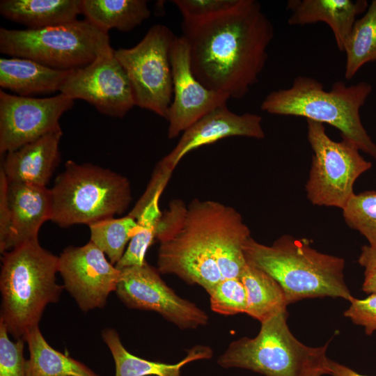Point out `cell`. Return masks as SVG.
<instances>
[{
  "mask_svg": "<svg viewBox=\"0 0 376 376\" xmlns=\"http://www.w3.org/2000/svg\"><path fill=\"white\" fill-rule=\"evenodd\" d=\"M194 77L207 88L241 99L259 79L274 29L259 2L241 0L210 19L182 24Z\"/></svg>",
  "mask_w": 376,
  "mask_h": 376,
  "instance_id": "1",
  "label": "cell"
},
{
  "mask_svg": "<svg viewBox=\"0 0 376 376\" xmlns=\"http://www.w3.org/2000/svg\"><path fill=\"white\" fill-rule=\"evenodd\" d=\"M244 223L238 211L218 201L172 200L156 227L157 270L209 291L223 279L216 260L219 244Z\"/></svg>",
  "mask_w": 376,
  "mask_h": 376,
  "instance_id": "2",
  "label": "cell"
},
{
  "mask_svg": "<svg viewBox=\"0 0 376 376\" xmlns=\"http://www.w3.org/2000/svg\"><path fill=\"white\" fill-rule=\"evenodd\" d=\"M243 251L247 263L280 284L288 304L307 298L352 297L345 281L344 259L317 251L306 238L284 235L268 246L250 237Z\"/></svg>",
  "mask_w": 376,
  "mask_h": 376,
  "instance_id": "3",
  "label": "cell"
},
{
  "mask_svg": "<svg viewBox=\"0 0 376 376\" xmlns=\"http://www.w3.org/2000/svg\"><path fill=\"white\" fill-rule=\"evenodd\" d=\"M1 261L0 322L15 340H24L38 327L46 306L57 302L64 289L56 281L58 256L38 240L3 253Z\"/></svg>",
  "mask_w": 376,
  "mask_h": 376,
  "instance_id": "4",
  "label": "cell"
},
{
  "mask_svg": "<svg viewBox=\"0 0 376 376\" xmlns=\"http://www.w3.org/2000/svg\"><path fill=\"white\" fill-rule=\"evenodd\" d=\"M366 81L347 85L333 84L330 91L317 79L299 75L290 87L271 91L263 100L260 109L274 115L306 118L338 129L343 139L376 159V144L363 126L360 109L372 91Z\"/></svg>",
  "mask_w": 376,
  "mask_h": 376,
  "instance_id": "5",
  "label": "cell"
},
{
  "mask_svg": "<svg viewBox=\"0 0 376 376\" xmlns=\"http://www.w3.org/2000/svg\"><path fill=\"white\" fill-rule=\"evenodd\" d=\"M51 189V221L60 227L90 226L123 214L132 201L127 177L102 166L68 160Z\"/></svg>",
  "mask_w": 376,
  "mask_h": 376,
  "instance_id": "6",
  "label": "cell"
},
{
  "mask_svg": "<svg viewBox=\"0 0 376 376\" xmlns=\"http://www.w3.org/2000/svg\"><path fill=\"white\" fill-rule=\"evenodd\" d=\"M287 311L260 323L254 338L242 337L230 343L218 358L224 368H242L265 376H303L311 367L325 363L329 342L307 346L290 331Z\"/></svg>",
  "mask_w": 376,
  "mask_h": 376,
  "instance_id": "7",
  "label": "cell"
},
{
  "mask_svg": "<svg viewBox=\"0 0 376 376\" xmlns=\"http://www.w3.org/2000/svg\"><path fill=\"white\" fill-rule=\"evenodd\" d=\"M108 42L109 34L86 19L40 29H0L1 53L63 70L88 65Z\"/></svg>",
  "mask_w": 376,
  "mask_h": 376,
  "instance_id": "8",
  "label": "cell"
},
{
  "mask_svg": "<svg viewBox=\"0 0 376 376\" xmlns=\"http://www.w3.org/2000/svg\"><path fill=\"white\" fill-rule=\"evenodd\" d=\"M307 138L313 150L306 196L315 205L343 209L354 194L357 179L372 167L352 142L332 140L324 124L306 120Z\"/></svg>",
  "mask_w": 376,
  "mask_h": 376,
  "instance_id": "9",
  "label": "cell"
},
{
  "mask_svg": "<svg viewBox=\"0 0 376 376\" xmlns=\"http://www.w3.org/2000/svg\"><path fill=\"white\" fill-rule=\"evenodd\" d=\"M175 37L168 26L155 24L135 46L115 50L128 77L135 106L166 120L173 98L171 52Z\"/></svg>",
  "mask_w": 376,
  "mask_h": 376,
  "instance_id": "10",
  "label": "cell"
},
{
  "mask_svg": "<svg viewBox=\"0 0 376 376\" xmlns=\"http://www.w3.org/2000/svg\"><path fill=\"white\" fill-rule=\"evenodd\" d=\"M60 93L111 117L123 118L135 106L128 77L109 42L91 63L71 71Z\"/></svg>",
  "mask_w": 376,
  "mask_h": 376,
  "instance_id": "11",
  "label": "cell"
},
{
  "mask_svg": "<svg viewBox=\"0 0 376 376\" xmlns=\"http://www.w3.org/2000/svg\"><path fill=\"white\" fill-rule=\"evenodd\" d=\"M120 270L116 292L126 306L156 312L181 329H194L207 324V314L179 297L162 280L157 269L147 262Z\"/></svg>",
  "mask_w": 376,
  "mask_h": 376,
  "instance_id": "12",
  "label": "cell"
},
{
  "mask_svg": "<svg viewBox=\"0 0 376 376\" xmlns=\"http://www.w3.org/2000/svg\"><path fill=\"white\" fill-rule=\"evenodd\" d=\"M74 100L59 93L37 98L0 91V153L6 154L52 132L61 130L62 115Z\"/></svg>",
  "mask_w": 376,
  "mask_h": 376,
  "instance_id": "13",
  "label": "cell"
},
{
  "mask_svg": "<svg viewBox=\"0 0 376 376\" xmlns=\"http://www.w3.org/2000/svg\"><path fill=\"white\" fill-rule=\"evenodd\" d=\"M58 272L64 288L84 312L103 308L120 276V270L91 241L65 248L58 256Z\"/></svg>",
  "mask_w": 376,
  "mask_h": 376,
  "instance_id": "14",
  "label": "cell"
},
{
  "mask_svg": "<svg viewBox=\"0 0 376 376\" xmlns=\"http://www.w3.org/2000/svg\"><path fill=\"white\" fill-rule=\"evenodd\" d=\"M171 63L173 90L167 136L173 139L210 111L227 104L230 98L207 88L194 77L189 47L182 36H176L173 41Z\"/></svg>",
  "mask_w": 376,
  "mask_h": 376,
  "instance_id": "15",
  "label": "cell"
},
{
  "mask_svg": "<svg viewBox=\"0 0 376 376\" xmlns=\"http://www.w3.org/2000/svg\"><path fill=\"white\" fill-rule=\"evenodd\" d=\"M232 136L264 139L262 117L251 113H235L227 104L219 106L185 130L176 146L157 164L173 173L191 151Z\"/></svg>",
  "mask_w": 376,
  "mask_h": 376,
  "instance_id": "16",
  "label": "cell"
},
{
  "mask_svg": "<svg viewBox=\"0 0 376 376\" xmlns=\"http://www.w3.org/2000/svg\"><path fill=\"white\" fill-rule=\"evenodd\" d=\"M8 200L11 225L1 254L24 243L38 240L40 227L52 219V192L46 186L9 182Z\"/></svg>",
  "mask_w": 376,
  "mask_h": 376,
  "instance_id": "17",
  "label": "cell"
},
{
  "mask_svg": "<svg viewBox=\"0 0 376 376\" xmlns=\"http://www.w3.org/2000/svg\"><path fill=\"white\" fill-rule=\"evenodd\" d=\"M62 130L6 153L1 169L8 182L46 186L61 160Z\"/></svg>",
  "mask_w": 376,
  "mask_h": 376,
  "instance_id": "18",
  "label": "cell"
},
{
  "mask_svg": "<svg viewBox=\"0 0 376 376\" xmlns=\"http://www.w3.org/2000/svg\"><path fill=\"white\" fill-rule=\"evenodd\" d=\"M366 0H289L291 26L324 22L331 29L338 49L344 52L356 17L366 11Z\"/></svg>",
  "mask_w": 376,
  "mask_h": 376,
  "instance_id": "19",
  "label": "cell"
},
{
  "mask_svg": "<svg viewBox=\"0 0 376 376\" xmlns=\"http://www.w3.org/2000/svg\"><path fill=\"white\" fill-rule=\"evenodd\" d=\"M72 70L52 68L28 58H1L0 86L24 97L60 92Z\"/></svg>",
  "mask_w": 376,
  "mask_h": 376,
  "instance_id": "20",
  "label": "cell"
},
{
  "mask_svg": "<svg viewBox=\"0 0 376 376\" xmlns=\"http://www.w3.org/2000/svg\"><path fill=\"white\" fill-rule=\"evenodd\" d=\"M102 338L113 359L115 376H182L184 366L196 360L209 359L213 354L209 346L197 345L189 349L179 362L166 363L141 359L130 353L114 329H104Z\"/></svg>",
  "mask_w": 376,
  "mask_h": 376,
  "instance_id": "21",
  "label": "cell"
},
{
  "mask_svg": "<svg viewBox=\"0 0 376 376\" xmlns=\"http://www.w3.org/2000/svg\"><path fill=\"white\" fill-rule=\"evenodd\" d=\"M0 13L29 29H40L77 20L81 0H1Z\"/></svg>",
  "mask_w": 376,
  "mask_h": 376,
  "instance_id": "22",
  "label": "cell"
},
{
  "mask_svg": "<svg viewBox=\"0 0 376 376\" xmlns=\"http://www.w3.org/2000/svg\"><path fill=\"white\" fill-rule=\"evenodd\" d=\"M81 14L101 31H130L150 16L145 0H81Z\"/></svg>",
  "mask_w": 376,
  "mask_h": 376,
  "instance_id": "23",
  "label": "cell"
},
{
  "mask_svg": "<svg viewBox=\"0 0 376 376\" xmlns=\"http://www.w3.org/2000/svg\"><path fill=\"white\" fill-rule=\"evenodd\" d=\"M239 279L246 292L248 315L262 323L287 311L288 304L282 287L267 272L246 262Z\"/></svg>",
  "mask_w": 376,
  "mask_h": 376,
  "instance_id": "24",
  "label": "cell"
},
{
  "mask_svg": "<svg viewBox=\"0 0 376 376\" xmlns=\"http://www.w3.org/2000/svg\"><path fill=\"white\" fill-rule=\"evenodd\" d=\"M29 358L26 359V376H100L84 363L52 347L39 327L24 338Z\"/></svg>",
  "mask_w": 376,
  "mask_h": 376,
  "instance_id": "25",
  "label": "cell"
},
{
  "mask_svg": "<svg viewBox=\"0 0 376 376\" xmlns=\"http://www.w3.org/2000/svg\"><path fill=\"white\" fill-rule=\"evenodd\" d=\"M345 78L351 79L366 63L376 61V0L357 19L346 42Z\"/></svg>",
  "mask_w": 376,
  "mask_h": 376,
  "instance_id": "26",
  "label": "cell"
},
{
  "mask_svg": "<svg viewBox=\"0 0 376 376\" xmlns=\"http://www.w3.org/2000/svg\"><path fill=\"white\" fill-rule=\"evenodd\" d=\"M89 226L91 242L100 249L114 265L125 251V247L136 234L137 220L127 214L119 218H108Z\"/></svg>",
  "mask_w": 376,
  "mask_h": 376,
  "instance_id": "27",
  "label": "cell"
},
{
  "mask_svg": "<svg viewBox=\"0 0 376 376\" xmlns=\"http://www.w3.org/2000/svg\"><path fill=\"white\" fill-rule=\"evenodd\" d=\"M347 225L359 232L376 248V191L354 194L343 209Z\"/></svg>",
  "mask_w": 376,
  "mask_h": 376,
  "instance_id": "28",
  "label": "cell"
},
{
  "mask_svg": "<svg viewBox=\"0 0 376 376\" xmlns=\"http://www.w3.org/2000/svg\"><path fill=\"white\" fill-rule=\"evenodd\" d=\"M207 292L213 312L224 315L246 313V292L240 279H224Z\"/></svg>",
  "mask_w": 376,
  "mask_h": 376,
  "instance_id": "29",
  "label": "cell"
},
{
  "mask_svg": "<svg viewBox=\"0 0 376 376\" xmlns=\"http://www.w3.org/2000/svg\"><path fill=\"white\" fill-rule=\"evenodd\" d=\"M136 220V233L130 240L123 256L115 265L118 269L143 265L146 262V251L156 238V227L159 220L147 216H141Z\"/></svg>",
  "mask_w": 376,
  "mask_h": 376,
  "instance_id": "30",
  "label": "cell"
},
{
  "mask_svg": "<svg viewBox=\"0 0 376 376\" xmlns=\"http://www.w3.org/2000/svg\"><path fill=\"white\" fill-rule=\"evenodd\" d=\"M241 0H173L182 24H193L216 17L234 9Z\"/></svg>",
  "mask_w": 376,
  "mask_h": 376,
  "instance_id": "31",
  "label": "cell"
},
{
  "mask_svg": "<svg viewBox=\"0 0 376 376\" xmlns=\"http://www.w3.org/2000/svg\"><path fill=\"white\" fill-rule=\"evenodd\" d=\"M5 325L0 322V376H26L23 339L13 341Z\"/></svg>",
  "mask_w": 376,
  "mask_h": 376,
  "instance_id": "32",
  "label": "cell"
},
{
  "mask_svg": "<svg viewBox=\"0 0 376 376\" xmlns=\"http://www.w3.org/2000/svg\"><path fill=\"white\" fill-rule=\"evenodd\" d=\"M350 305L344 315L357 325L364 327L365 333L371 335L376 331V293L362 299L352 297Z\"/></svg>",
  "mask_w": 376,
  "mask_h": 376,
  "instance_id": "33",
  "label": "cell"
},
{
  "mask_svg": "<svg viewBox=\"0 0 376 376\" xmlns=\"http://www.w3.org/2000/svg\"><path fill=\"white\" fill-rule=\"evenodd\" d=\"M9 182L3 169L0 170V251L8 238L11 215L8 200Z\"/></svg>",
  "mask_w": 376,
  "mask_h": 376,
  "instance_id": "34",
  "label": "cell"
},
{
  "mask_svg": "<svg viewBox=\"0 0 376 376\" xmlns=\"http://www.w3.org/2000/svg\"><path fill=\"white\" fill-rule=\"evenodd\" d=\"M358 263L365 269L362 290L370 295L376 293V248L363 246Z\"/></svg>",
  "mask_w": 376,
  "mask_h": 376,
  "instance_id": "35",
  "label": "cell"
},
{
  "mask_svg": "<svg viewBox=\"0 0 376 376\" xmlns=\"http://www.w3.org/2000/svg\"><path fill=\"white\" fill-rule=\"evenodd\" d=\"M327 368L331 376H367L357 373L352 368L328 359Z\"/></svg>",
  "mask_w": 376,
  "mask_h": 376,
  "instance_id": "36",
  "label": "cell"
},
{
  "mask_svg": "<svg viewBox=\"0 0 376 376\" xmlns=\"http://www.w3.org/2000/svg\"><path fill=\"white\" fill-rule=\"evenodd\" d=\"M327 360L322 364L311 367L304 373L303 376H322L323 375H328L329 373L327 368Z\"/></svg>",
  "mask_w": 376,
  "mask_h": 376,
  "instance_id": "37",
  "label": "cell"
}]
</instances>
